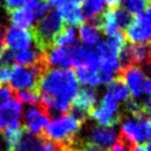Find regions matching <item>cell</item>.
<instances>
[{
    "label": "cell",
    "mask_w": 151,
    "mask_h": 151,
    "mask_svg": "<svg viewBox=\"0 0 151 151\" xmlns=\"http://www.w3.org/2000/svg\"><path fill=\"white\" fill-rule=\"evenodd\" d=\"M78 38L74 28L72 27H64L59 34L53 40L52 47H68V46H74L78 45Z\"/></svg>",
    "instance_id": "cell-24"
},
{
    "label": "cell",
    "mask_w": 151,
    "mask_h": 151,
    "mask_svg": "<svg viewBox=\"0 0 151 151\" xmlns=\"http://www.w3.org/2000/svg\"><path fill=\"white\" fill-rule=\"evenodd\" d=\"M22 105L15 99L11 98L0 106V130L20 124Z\"/></svg>",
    "instance_id": "cell-13"
},
{
    "label": "cell",
    "mask_w": 151,
    "mask_h": 151,
    "mask_svg": "<svg viewBox=\"0 0 151 151\" xmlns=\"http://www.w3.org/2000/svg\"><path fill=\"white\" fill-rule=\"evenodd\" d=\"M48 68L45 63L37 64L34 66H20L13 65L11 78H9V88L15 92L20 90H37V85L41 73Z\"/></svg>",
    "instance_id": "cell-5"
},
{
    "label": "cell",
    "mask_w": 151,
    "mask_h": 151,
    "mask_svg": "<svg viewBox=\"0 0 151 151\" xmlns=\"http://www.w3.org/2000/svg\"><path fill=\"white\" fill-rule=\"evenodd\" d=\"M13 93H15V99L21 105L27 104L29 106H35L40 104V94L37 90H20Z\"/></svg>",
    "instance_id": "cell-26"
},
{
    "label": "cell",
    "mask_w": 151,
    "mask_h": 151,
    "mask_svg": "<svg viewBox=\"0 0 151 151\" xmlns=\"http://www.w3.org/2000/svg\"><path fill=\"white\" fill-rule=\"evenodd\" d=\"M150 9L144 12L143 14L136 15L132 18L130 25L125 28L124 37L126 41L130 44H145L150 40L151 26H150Z\"/></svg>",
    "instance_id": "cell-7"
},
{
    "label": "cell",
    "mask_w": 151,
    "mask_h": 151,
    "mask_svg": "<svg viewBox=\"0 0 151 151\" xmlns=\"http://www.w3.org/2000/svg\"><path fill=\"white\" fill-rule=\"evenodd\" d=\"M37 88L40 94V106L52 117L70 111L79 86L73 70L48 67L41 73Z\"/></svg>",
    "instance_id": "cell-1"
},
{
    "label": "cell",
    "mask_w": 151,
    "mask_h": 151,
    "mask_svg": "<svg viewBox=\"0 0 151 151\" xmlns=\"http://www.w3.org/2000/svg\"><path fill=\"white\" fill-rule=\"evenodd\" d=\"M119 76L125 81V85L129 92L132 94L133 99H143L145 97H150L151 83L142 67L131 65L126 68H123Z\"/></svg>",
    "instance_id": "cell-6"
},
{
    "label": "cell",
    "mask_w": 151,
    "mask_h": 151,
    "mask_svg": "<svg viewBox=\"0 0 151 151\" xmlns=\"http://www.w3.org/2000/svg\"><path fill=\"white\" fill-rule=\"evenodd\" d=\"M1 1H2V0H0V2H1Z\"/></svg>",
    "instance_id": "cell-39"
},
{
    "label": "cell",
    "mask_w": 151,
    "mask_h": 151,
    "mask_svg": "<svg viewBox=\"0 0 151 151\" xmlns=\"http://www.w3.org/2000/svg\"><path fill=\"white\" fill-rule=\"evenodd\" d=\"M74 74L79 83L90 86V88L94 86H99L101 84V80L97 70H92L86 66H78L76 67Z\"/></svg>",
    "instance_id": "cell-22"
},
{
    "label": "cell",
    "mask_w": 151,
    "mask_h": 151,
    "mask_svg": "<svg viewBox=\"0 0 151 151\" xmlns=\"http://www.w3.org/2000/svg\"><path fill=\"white\" fill-rule=\"evenodd\" d=\"M130 52L132 65L139 67H147L150 64V45L145 44H130Z\"/></svg>",
    "instance_id": "cell-20"
},
{
    "label": "cell",
    "mask_w": 151,
    "mask_h": 151,
    "mask_svg": "<svg viewBox=\"0 0 151 151\" xmlns=\"http://www.w3.org/2000/svg\"><path fill=\"white\" fill-rule=\"evenodd\" d=\"M123 8L131 15H139L150 9V0H122Z\"/></svg>",
    "instance_id": "cell-25"
},
{
    "label": "cell",
    "mask_w": 151,
    "mask_h": 151,
    "mask_svg": "<svg viewBox=\"0 0 151 151\" xmlns=\"http://www.w3.org/2000/svg\"><path fill=\"white\" fill-rule=\"evenodd\" d=\"M64 28V22L57 11H50L45 17H42L37 25L32 26L29 29L33 35L34 46L42 53H46L52 48L53 40Z\"/></svg>",
    "instance_id": "cell-3"
},
{
    "label": "cell",
    "mask_w": 151,
    "mask_h": 151,
    "mask_svg": "<svg viewBox=\"0 0 151 151\" xmlns=\"http://www.w3.org/2000/svg\"><path fill=\"white\" fill-rule=\"evenodd\" d=\"M132 147H133V145L130 142H127L124 137H122L119 134L118 136V140L112 146V151H131Z\"/></svg>",
    "instance_id": "cell-29"
},
{
    "label": "cell",
    "mask_w": 151,
    "mask_h": 151,
    "mask_svg": "<svg viewBox=\"0 0 151 151\" xmlns=\"http://www.w3.org/2000/svg\"><path fill=\"white\" fill-rule=\"evenodd\" d=\"M97 104H98L97 92L90 87H81V88H78V91L72 100L71 107L78 110L79 112L90 117V113L97 106Z\"/></svg>",
    "instance_id": "cell-14"
},
{
    "label": "cell",
    "mask_w": 151,
    "mask_h": 151,
    "mask_svg": "<svg viewBox=\"0 0 151 151\" xmlns=\"http://www.w3.org/2000/svg\"><path fill=\"white\" fill-rule=\"evenodd\" d=\"M131 151H150V143L143 145H134Z\"/></svg>",
    "instance_id": "cell-35"
},
{
    "label": "cell",
    "mask_w": 151,
    "mask_h": 151,
    "mask_svg": "<svg viewBox=\"0 0 151 151\" xmlns=\"http://www.w3.org/2000/svg\"><path fill=\"white\" fill-rule=\"evenodd\" d=\"M9 20L13 27L20 29H29L33 26V22L35 21L31 1L28 0L22 7L9 12Z\"/></svg>",
    "instance_id": "cell-16"
},
{
    "label": "cell",
    "mask_w": 151,
    "mask_h": 151,
    "mask_svg": "<svg viewBox=\"0 0 151 151\" xmlns=\"http://www.w3.org/2000/svg\"><path fill=\"white\" fill-rule=\"evenodd\" d=\"M33 35L31 29H20L9 27L5 32V45L12 52H19L32 47Z\"/></svg>",
    "instance_id": "cell-11"
},
{
    "label": "cell",
    "mask_w": 151,
    "mask_h": 151,
    "mask_svg": "<svg viewBox=\"0 0 151 151\" xmlns=\"http://www.w3.org/2000/svg\"><path fill=\"white\" fill-rule=\"evenodd\" d=\"M5 32H6V29H5V27L0 24V54L5 51V48H6V45H5Z\"/></svg>",
    "instance_id": "cell-33"
},
{
    "label": "cell",
    "mask_w": 151,
    "mask_h": 151,
    "mask_svg": "<svg viewBox=\"0 0 151 151\" xmlns=\"http://www.w3.org/2000/svg\"><path fill=\"white\" fill-rule=\"evenodd\" d=\"M7 151H11V150H7Z\"/></svg>",
    "instance_id": "cell-38"
},
{
    "label": "cell",
    "mask_w": 151,
    "mask_h": 151,
    "mask_svg": "<svg viewBox=\"0 0 151 151\" xmlns=\"http://www.w3.org/2000/svg\"><path fill=\"white\" fill-rule=\"evenodd\" d=\"M57 12L60 15L63 22L67 25V27H74V26H81L84 24V15L81 12L80 6L70 2L64 1L59 7H57Z\"/></svg>",
    "instance_id": "cell-15"
},
{
    "label": "cell",
    "mask_w": 151,
    "mask_h": 151,
    "mask_svg": "<svg viewBox=\"0 0 151 151\" xmlns=\"http://www.w3.org/2000/svg\"><path fill=\"white\" fill-rule=\"evenodd\" d=\"M55 151H76V147H58V146H55Z\"/></svg>",
    "instance_id": "cell-36"
},
{
    "label": "cell",
    "mask_w": 151,
    "mask_h": 151,
    "mask_svg": "<svg viewBox=\"0 0 151 151\" xmlns=\"http://www.w3.org/2000/svg\"><path fill=\"white\" fill-rule=\"evenodd\" d=\"M0 140H1V134H0Z\"/></svg>",
    "instance_id": "cell-37"
},
{
    "label": "cell",
    "mask_w": 151,
    "mask_h": 151,
    "mask_svg": "<svg viewBox=\"0 0 151 151\" xmlns=\"http://www.w3.org/2000/svg\"><path fill=\"white\" fill-rule=\"evenodd\" d=\"M79 38L85 46H97L100 42L101 32L96 25L85 22L79 28Z\"/></svg>",
    "instance_id": "cell-21"
},
{
    "label": "cell",
    "mask_w": 151,
    "mask_h": 151,
    "mask_svg": "<svg viewBox=\"0 0 151 151\" xmlns=\"http://www.w3.org/2000/svg\"><path fill=\"white\" fill-rule=\"evenodd\" d=\"M28 0H4V6L7 12H12L14 9H18L22 7Z\"/></svg>",
    "instance_id": "cell-30"
},
{
    "label": "cell",
    "mask_w": 151,
    "mask_h": 151,
    "mask_svg": "<svg viewBox=\"0 0 151 151\" xmlns=\"http://www.w3.org/2000/svg\"><path fill=\"white\" fill-rule=\"evenodd\" d=\"M76 151H109V150H104V149H100V147L94 146V145H91V144L78 143V142H77Z\"/></svg>",
    "instance_id": "cell-32"
},
{
    "label": "cell",
    "mask_w": 151,
    "mask_h": 151,
    "mask_svg": "<svg viewBox=\"0 0 151 151\" xmlns=\"http://www.w3.org/2000/svg\"><path fill=\"white\" fill-rule=\"evenodd\" d=\"M42 149V138L34 136L28 132L25 127L20 136V139L15 144L12 151H41Z\"/></svg>",
    "instance_id": "cell-19"
},
{
    "label": "cell",
    "mask_w": 151,
    "mask_h": 151,
    "mask_svg": "<svg viewBox=\"0 0 151 151\" xmlns=\"http://www.w3.org/2000/svg\"><path fill=\"white\" fill-rule=\"evenodd\" d=\"M47 67L55 66V68H70L73 65L72 46L68 47H52L44 54Z\"/></svg>",
    "instance_id": "cell-12"
},
{
    "label": "cell",
    "mask_w": 151,
    "mask_h": 151,
    "mask_svg": "<svg viewBox=\"0 0 151 151\" xmlns=\"http://www.w3.org/2000/svg\"><path fill=\"white\" fill-rule=\"evenodd\" d=\"M122 132L119 133L127 142L134 145H143L150 142V118L145 114H130L122 120Z\"/></svg>",
    "instance_id": "cell-4"
},
{
    "label": "cell",
    "mask_w": 151,
    "mask_h": 151,
    "mask_svg": "<svg viewBox=\"0 0 151 151\" xmlns=\"http://www.w3.org/2000/svg\"><path fill=\"white\" fill-rule=\"evenodd\" d=\"M104 2L109 5V8H117L122 5V0H104Z\"/></svg>",
    "instance_id": "cell-34"
},
{
    "label": "cell",
    "mask_w": 151,
    "mask_h": 151,
    "mask_svg": "<svg viewBox=\"0 0 151 151\" xmlns=\"http://www.w3.org/2000/svg\"><path fill=\"white\" fill-rule=\"evenodd\" d=\"M44 54L45 53L40 52L35 46H32L27 50L14 52V63H18L20 66H34L37 64L45 63Z\"/></svg>",
    "instance_id": "cell-18"
},
{
    "label": "cell",
    "mask_w": 151,
    "mask_h": 151,
    "mask_svg": "<svg viewBox=\"0 0 151 151\" xmlns=\"http://www.w3.org/2000/svg\"><path fill=\"white\" fill-rule=\"evenodd\" d=\"M11 98H13V91L8 87L0 86V106L7 100H9Z\"/></svg>",
    "instance_id": "cell-31"
},
{
    "label": "cell",
    "mask_w": 151,
    "mask_h": 151,
    "mask_svg": "<svg viewBox=\"0 0 151 151\" xmlns=\"http://www.w3.org/2000/svg\"><path fill=\"white\" fill-rule=\"evenodd\" d=\"M104 97L117 104L118 101H126L130 98V92L120 76H117L107 84Z\"/></svg>",
    "instance_id": "cell-17"
},
{
    "label": "cell",
    "mask_w": 151,
    "mask_h": 151,
    "mask_svg": "<svg viewBox=\"0 0 151 151\" xmlns=\"http://www.w3.org/2000/svg\"><path fill=\"white\" fill-rule=\"evenodd\" d=\"M112 15H113V19L116 21V25L118 27L119 31H124L129 25L130 22L132 21V15L129 14L124 8L122 7H117V8H112Z\"/></svg>",
    "instance_id": "cell-28"
},
{
    "label": "cell",
    "mask_w": 151,
    "mask_h": 151,
    "mask_svg": "<svg viewBox=\"0 0 151 151\" xmlns=\"http://www.w3.org/2000/svg\"><path fill=\"white\" fill-rule=\"evenodd\" d=\"M81 125V122L70 113H65L51 120L39 137L53 143L58 147H76L78 140L77 134Z\"/></svg>",
    "instance_id": "cell-2"
},
{
    "label": "cell",
    "mask_w": 151,
    "mask_h": 151,
    "mask_svg": "<svg viewBox=\"0 0 151 151\" xmlns=\"http://www.w3.org/2000/svg\"><path fill=\"white\" fill-rule=\"evenodd\" d=\"M24 126H21L20 124L18 125H13L9 127H6L2 130L4 132V139L8 146V150H13V147L15 146V144L18 143V140L20 139V136L22 133Z\"/></svg>",
    "instance_id": "cell-27"
},
{
    "label": "cell",
    "mask_w": 151,
    "mask_h": 151,
    "mask_svg": "<svg viewBox=\"0 0 151 151\" xmlns=\"http://www.w3.org/2000/svg\"><path fill=\"white\" fill-rule=\"evenodd\" d=\"M119 133L113 127H105L100 125L90 126L86 131V138L77 140L78 143H86L94 146H98L104 150L112 149V146L118 140Z\"/></svg>",
    "instance_id": "cell-9"
},
{
    "label": "cell",
    "mask_w": 151,
    "mask_h": 151,
    "mask_svg": "<svg viewBox=\"0 0 151 151\" xmlns=\"http://www.w3.org/2000/svg\"><path fill=\"white\" fill-rule=\"evenodd\" d=\"M48 113L39 105L31 106L25 111L24 114V127L34 136H40L47 124L50 123Z\"/></svg>",
    "instance_id": "cell-10"
},
{
    "label": "cell",
    "mask_w": 151,
    "mask_h": 151,
    "mask_svg": "<svg viewBox=\"0 0 151 151\" xmlns=\"http://www.w3.org/2000/svg\"><path fill=\"white\" fill-rule=\"evenodd\" d=\"M90 117L94 119L98 125L105 126V127H113L117 126L123 120V114L119 111L118 104L111 101L110 99L103 97L100 105L96 106L92 112L90 113Z\"/></svg>",
    "instance_id": "cell-8"
},
{
    "label": "cell",
    "mask_w": 151,
    "mask_h": 151,
    "mask_svg": "<svg viewBox=\"0 0 151 151\" xmlns=\"http://www.w3.org/2000/svg\"><path fill=\"white\" fill-rule=\"evenodd\" d=\"M80 8L84 19L87 20L88 22H93L98 18V15L103 12L104 0H84Z\"/></svg>",
    "instance_id": "cell-23"
}]
</instances>
